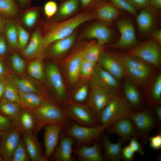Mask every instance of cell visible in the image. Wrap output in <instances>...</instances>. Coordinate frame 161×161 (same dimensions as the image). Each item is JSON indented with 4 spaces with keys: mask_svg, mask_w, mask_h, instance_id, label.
I'll return each instance as SVG.
<instances>
[{
    "mask_svg": "<svg viewBox=\"0 0 161 161\" xmlns=\"http://www.w3.org/2000/svg\"><path fill=\"white\" fill-rule=\"evenodd\" d=\"M32 111L36 119L34 133L35 134L37 135L38 132L48 124L59 125L64 130L69 127L73 122L68 117L64 109L44 99L38 107Z\"/></svg>",
    "mask_w": 161,
    "mask_h": 161,
    "instance_id": "1",
    "label": "cell"
},
{
    "mask_svg": "<svg viewBox=\"0 0 161 161\" xmlns=\"http://www.w3.org/2000/svg\"><path fill=\"white\" fill-rule=\"evenodd\" d=\"M92 18L90 13L83 12L64 21L50 24L44 35H42L45 47L53 42L69 36L76 28Z\"/></svg>",
    "mask_w": 161,
    "mask_h": 161,
    "instance_id": "2",
    "label": "cell"
},
{
    "mask_svg": "<svg viewBox=\"0 0 161 161\" xmlns=\"http://www.w3.org/2000/svg\"><path fill=\"white\" fill-rule=\"evenodd\" d=\"M133 111L124 96L119 94L101 112L99 119L100 123L108 128L120 119L130 118Z\"/></svg>",
    "mask_w": 161,
    "mask_h": 161,
    "instance_id": "3",
    "label": "cell"
},
{
    "mask_svg": "<svg viewBox=\"0 0 161 161\" xmlns=\"http://www.w3.org/2000/svg\"><path fill=\"white\" fill-rule=\"evenodd\" d=\"M108 128L102 124L88 127L80 125L73 122L68 128L64 130V132L75 140L76 147L99 140L103 132Z\"/></svg>",
    "mask_w": 161,
    "mask_h": 161,
    "instance_id": "4",
    "label": "cell"
},
{
    "mask_svg": "<svg viewBox=\"0 0 161 161\" xmlns=\"http://www.w3.org/2000/svg\"><path fill=\"white\" fill-rule=\"evenodd\" d=\"M130 118L133 122L137 137L142 145L147 143L151 130L158 125L160 126L154 113L149 109L133 111Z\"/></svg>",
    "mask_w": 161,
    "mask_h": 161,
    "instance_id": "5",
    "label": "cell"
},
{
    "mask_svg": "<svg viewBox=\"0 0 161 161\" xmlns=\"http://www.w3.org/2000/svg\"><path fill=\"white\" fill-rule=\"evenodd\" d=\"M64 110L72 122L80 125L92 127L100 124L96 115L87 104L70 102Z\"/></svg>",
    "mask_w": 161,
    "mask_h": 161,
    "instance_id": "6",
    "label": "cell"
},
{
    "mask_svg": "<svg viewBox=\"0 0 161 161\" xmlns=\"http://www.w3.org/2000/svg\"><path fill=\"white\" fill-rule=\"evenodd\" d=\"M160 45L152 39L148 40L134 47L127 55L137 57L147 63L158 66L161 61Z\"/></svg>",
    "mask_w": 161,
    "mask_h": 161,
    "instance_id": "7",
    "label": "cell"
},
{
    "mask_svg": "<svg viewBox=\"0 0 161 161\" xmlns=\"http://www.w3.org/2000/svg\"><path fill=\"white\" fill-rule=\"evenodd\" d=\"M118 94L92 85L87 105L96 115L99 121L103 109Z\"/></svg>",
    "mask_w": 161,
    "mask_h": 161,
    "instance_id": "8",
    "label": "cell"
},
{
    "mask_svg": "<svg viewBox=\"0 0 161 161\" xmlns=\"http://www.w3.org/2000/svg\"><path fill=\"white\" fill-rule=\"evenodd\" d=\"M21 133L15 126L1 132L0 153L5 160L11 161L21 140Z\"/></svg>",
    "mask_w": 161,
    "mask_h": 161,
    "instance_id": "9",
    "label": "cell"
},
{
    "mask_svg": "<svg viewBox=\"0 0 161 161\" xmlns=\"http://www.w3.org/2000/svg\"><path fill=\"white\" fill-rule=\"evenodd\" d=\"M91 78L93 86L118 93V80L104 69L99 63L96 64Z\"/></svg>",
    "mask_w": 161,
    "mask_h": 161,
    "instance_id": "10",
    "label": "cell"
},
{
    "mask_svg": "<svg viewBox=\"0 0 161 161\" xmlns=\"http://www.w3.org/2000/svg\"><path fill=\"white\" fill-rule=\"evenodd\" d=\"M120 35L118 40L112 47L117 49H123L131 46L137 42L135 27L132 23L127 19L120 20L117 24Z\"/></svg>",
    "mask_w": 161,
    "mask_h": 161,
    "instance_id": "11",
    "label": "cell"
},
{
    "mask_svg": "<svg viewBox=\"0 0 161 161\" xmlns=\"http://www.w3.org/2000/svg\"><path fill=\"white\" fill-rule=\"evenodd\" d=\"M75 143L74 139L62 130L60 134L58 145L50 158L55 161H75V159L72 155V146Z\"/></svg>",
    "mask_w": 161,
    "mask_h": 161,
    "instance_id": "12",
    "label": "cell"
},
{
    "mask_svg": "<svg viewBox=\"0 0 161 161\" xmlns=\"http://www.w3.org/2000/svg\"><path fill=\"white\" fill-rule=\"evenodd\" d=\"M98 61L104 69L118 80L121 79L126 75L125 67L121 58L102 52Z\"/></svg>",
    "mask_w": 161,
    "mask_h": 161,
    "instance_id": "13",
    "label": "cell"
},
{
    "mask_svg": "<svg viewBox=\"0 0 161 161\" xmlns=\"http://www.w3.org/2000/svg\"><path fill=\"white\" fill-rule=\"evenodd\" d=\"M44 135L45 154L49 160L55 151L59 142L60 135L64 128L57 124H49L45 126Z\"/></svg>",
    "mask_w": 161,
    "mask_h": 161,
    "instance_id": "14",
    "label": "cell"
},
{
    "mask_svg": "<svg viewBox=\"0 0 161 161\" xmlns=\"http://www.w3.org/2000/svg\"><path fill=\"white\" fill-rule=\"evenodd\" d=\"M106 130L108 134L118 135L123 143L129 140L132 137H137L134 125L129 117L124 118L117 120Z\"/></svg>",
    "mask_w": 161,
    "mask_h": 161,
    "instance_id": "15",
    "label": "cell"
},
{
    "mask_svg": "<svg viewBox=\"0 0 161 161\" xmlns=\"http://www.w3.org/2000/svg\"><path fill=\"white\" fill-rule=\"evenodd\" d=\"M97 140L93 142L92 146L81 145L73 148V153L76 157L80 161H103L101 145Z\"/></svg>",
    "mask_w": 161,
    "mask_h": 161,
    "instance_id": "16",
    "label": "cell"
},
{
    "mask_svg": "<svg viewBox=\"0 0 161 161\" xmlns=\"http://www.w3.org/2000/svg\"><path fill=\"white\" fill-rule=\"evenodd\" d=\"M46 75L49 83L53 88L57 98L61 101H65L67 94L61 73L54 64L48 65L46 69Z\"/></svg>",
    "mask_w": 161,
    "mask_h": 161,
    "instance_id": "17",
    "label": "cell"
},
{
    "mask_svg": "<svg viewBox=\"0 0 161 161\" xmlns=\"http://www.w3.org/2000/svg\"><path fill=\"white\" fill-rule=\"evenodd\" d=\"M45 48L41 31L37 29L33 32L29 42L23 51L24 56L27 58H42Z\"/></svg>",
    "mask_w": 161,
    "mask_h": 161,
    "instance_id": "18",
    "label": "cell"
},
{
    "mask_svg": "<svg viewBox=\"0 0 161 161\" xmlns=\"http://www.w3.org/2000/svg\"><path fill=\"white\" fill-rule=\"evenodd\" d=\"M84 35L88 39H95L103 46L111 40L112 33L110 29L105 25L96 23L91 25L86 29Z\"/></svg>",
    "mask_w": 161,
    "mask_h": 161,
    "instance_id": "19",
    "label": "cell"
},
{
    "mask_svg": "<svg viewBox=\"0 0 161 161\" xmlns=\"http://www.w3.org/2000/svg\"><path fill=\"white\" fill-rule=\"evenodd\" d=\"M22 134L34 133L36 124V119L32 111L21 108L18 116L14 122Z\"/></svg>",
    "mask_w": 161,
    "mask_h": 161,
    "instance_id": "20",
    "label": "cell"
},
{
    "mask_svg": "<svg viewBox=\"0 0 161 161\" xmlns=\"http://www.w3.org/2000/svg\"><path fill=\"white\" fill-rule=\"evenodd\" d=\"M102 148L104 153L103 160L108 161H119L121 160V151L123 143L119 139L115 143H112L108 136L105 134L102 135Z\"/></svg>",
    "mask_w": 161,
    "mask_h": 161,
    "instance_id": "21",
    "label": "cell"
},
{
    "mask_svg": "<svg viewBox=\"0 0 161 161\" xmlns=\"http://www.w3.org/2000/svg\"><path fill=\"white\" fill-rule=\"evenodd\" d=\"M24 142L28 155L34 161H47L48 159L43 154L37 135L23 134Z\"/></svg>",
    "mask_w": 161,
    "mask_h": 161,
    "instance_id": "22",
    "label": "cell"
},
{
    "mask_svg": "<svg viewBox=\"0 0 161 161\" xmlns=\"http://www.w3.org/2000/svg\"><path fill=\"white\" fill-rule=\"evenodd\" d=\"M84 49L74 53L66 63V71L69 79L72 83H75L80 76V68L83 59Z\"/></svg>",
    "mask_w": 161,
    "mask_h": 161,
    "instance_id": "23",
    "label": "cell"
},
{
    "mask_svg": "<svg viewBox=\"0 0 161 161\" xmlns=\"http://www.w3.org/2000/svg\"><path fill=\"white\" fill-rule=\"evenodd\" d=\"M97 17L100 20L110 22L119 16L120 12L117 8L111 3L103 1L96 6Z\"/></svg>",
    "mask_w": 161,
    "mask_h": 161,
    "instance_id": "24",
    "label": "cell"
},
{
    "mask_svg": "<svg viewBox=\"0 0 161 161\" xmlns=\"http://www.w3.org/2000/svg\"><path fill=\"white\" fill-rule=\"evenodd\" d=\"M152 8L149 5L142 9L136 16V22L138 27L142 33L148 32L152 27L153 19L151 10Z\"/></svg>",
    "mask_w": 161,
    "mask_h": 161,
    "instance_id": "25",
    "label": "cell"
},
{
    "mask_svg": "<svg viewBox=\"0 0 161 161\" xmlns=\"http://www.w3.org/2000/svg\"><path fill=\"white\" fill-rule=\"evenodd\" d=\"M19 94L21 108L31 111L38 107L44 99L43 95L37 93L19 92Z\"/></svg>",
    "mask_w": 161,
    "mask_h": 161,
    "instance_id": "26",
    "label": "cell"
},
{
    "mask_svg": "<svg viewBox=\"0 0 161 161\" xmlns=\"http://www.w3.org/2000/svg\"><path fill=\"white\" fill-rule=\"evenodd\" d=\"M21 109L19 103L12 102L3 97L0 100V113L13 122L17 118Z\"/></svg>",
    "mask_w": 161,
    "mask_h": 161,
    "instance_id": "27",
    "label": "cell"
},
{
    "mask_svg": "<svg viewBox=\"0 0 161 161\" xmlns=\"http://www.w3.org/2000/svg\"><path fill=\"white\" fill-rule=\"evenodd\" d=\"M123 91L124 96L131 106L139 108L141 103V98L137 89L132 84L126 81L124 83Z\"/></svg>",
    "mask_w": 161,
    "mask_h": 161,
    "instance_id": "28",
    "label": "cell"
},
{
    "mask_svg": "<svg viewBox=\"0 0 161 161\" xmlns=\"http://www.w3.org/2000/svg\"><path fill=\"white\" fill-rule=\"evenodd\" d=\"M8 78L17 89L19 92L22 93H35L43 95L35 84L30 80L19 78L13 75H10Z\"/></svg>",
    "mask_w": 161,
    "mask_h": 161,
    "instance_id": "29",
    "label": "cell"
},
{
    "mask_svg": "<svg viewBox=\"0 0 161 161\" xmlns=\"http://www.w3.org/2000/svg\"><path fill=\"white\" fill-rule=\"evenodd\" d=\"M102 46L95 40L90 42L84 48L83 59L96 64L102 53Z\"/></svg>",
    "mask_w": 161,
    "mask_h": 161,
    "instance_id": "30",
    "label": "cell"
},
{
    "mask_svg": "<svg viewBox=\"0 0 161 161\" xmlns=\"http://www.w3.org/2000/svg\"><path fill=\"white\" fill-rule=\"evenodd\" d=\"M76 34L73 33L69 36L55 42L51 50L54 55H61L67 52L72 45L76 38Z\"/></svg>",
    "mask_w": 161,
    "mask_h": 161,
    "instance_id": "31",
    "label": "cell"
},
{
    "mask_svg": "<svg viewBox=\"0 0 161 161\" xmlns=\"http://www.w3.org/2000/svg\"><path fill=\"white\" fill-rule=\"evenodd\" d=\"M4 33L10 47L14 49L17 47L18 29L17 24L8 20L4 27Z\"/></svg>",
    "mask_w": 161,
    "mask_h": 161,
    "instance_id": "32",
    "label": "cell"
},
{
    "mask_svg": "<svg viewBox=\"0 0 161 161\" xmlns=\"http://www.w3.org/2000/svg\"><path fill=\"white\" fill-rule=\"evenodd\" d=\"M18 13L16 0H0V13L8 18L16 16Z\"/></svg>",
    "mask_w": 161,
    "mask_h": 161,
    "instance_id": "33",
    "label": "cell"
},
{
    "mask_svg": "<svg viewBox=\"0 0 161 161\" xmlns=\"http://www.w3.org/2000/svg\"><path fill=\"white\" fill-rule=\"evenodd\" d=\"M4 86L3 97L12 102L19 103L20 96L18 89L8 77H4Z\"/></svg>",
    "mask_w": 161,
    "mask_h": 161,
    "instance_id": "34",
    "label": "cell"
},
{
    "mask_svg": "<svg viewBox=\"0 0 161 161\" xmlns=\"http://www.w3.org/2000/svg\"><path fill=\"white\" fill-rule=\"evenodd\" d=\"M121 59L126 67L149 71L151 70L147 63L137 57L126 55Z\"/></svg>",
    "mask_w": 161,
    "mask_h": 161,
    "instance_id": "35",
    "label": "cell"
},
{
    "mask_svg": "<svg viewBox=\"0 0 161 161\" xmlns=\"http://www.w3.org/2000/svg\"><path fill=\"white\" fill-rule=\"evenodd\" d=\"M125 67L126 75L138 84H143L148 80L150 71Z\"/></svg>",
    "mask_w": 161,
    "mask_h": 161,
    "instance_id": "36",
    "label": "cell"
},
{
    "mask_svg": "<svg viewBox=\"0 0 161 161\" xmlns=\"http://www.w3.org/2000/svg\"><path fill=\"white\" fill-rule=\"evenodd\" d=\"M28 72L33 78L39 80H43L44 72L42 58L35 59L30 62L28 66Z\"/></svg>",
    "mask_w": 161,
    "mask_h": 161,
    "instance_id": "37",
    "label": "cell"
},
{
    "mask_svg": "<svg viewBox=\"0 0 161 161\" xmlns=\"http://www.w3.org/2000/svg\"><path fill=\"white\" fill-rule=\"evenodd\" d=\"M80 4L79 0H66L59 7V15L65 17L71 14L78 9Z\"/></svg>",
    "mask_w": 161,
    "mask_h": 161,
    "instance_id": "38",
    "label": "cell"
},
{
    "mask_svg": "<svg viewBox=\"0 0 161 161\" xmlns=\"http://www.w3.org/2000/svg\"><path fill=\"white\" fill-rule=\"evenodd\" d=\"M151 103L158 104L161 100V74H159L154 83L152 88L149 95Z\"/></svg>",
    "mask_w": 161,
    "mask_h": 161,
    "instance_id": "39",
    "label": "cell"
},
{
    "mask_svg": "<svg viewBox=\"0 0 161 161\" xmlns=\"http://www.w3.org/2000/svg\"><path fill=\"white\" fill-rule=\"evenodd\" d=\"M30 160L24 141L20 140L11 161H29Z\"/></svg>",
    "mask_w": 161,
    "mask_h": 161,
    "instance_id": "40",
    "label": "cell"
},
{
    "mask_svg": "<svg viewBox=\"0 0 161 161\" xmlns=\"http://www.w3.org/2000/svg\"><path fill=\"white\" fill-rule=\"evenodd\" d=\"M18 29V46L23 50L27 46L29 39V35L28 32L20 24H17Z\"/></svg>",
    "mask_w": 161,
    "mask_h": 161,
    "instance_id": "41",
    "label": "cell"
},
{
    "mask_svg": "<svg viewBox=\"0 0 161 161\" xmlns=\"http://www.w3.org/2000/svg\"><path fill=\"white\" fill-rule=\"evenodd\" d=\"M96 64L83 59L80 67V76L85 79L91 78Z\"/></svg>",
    "mask_w": 161,
    "mask_h": 161,
    "instance_id": "42",
    "label": "cell"
},
{
    "mask_svg": "<svg viewBox=\"0 0 161 161\" xmlns=\"http://www.w3.org/2000/svg\"><path fill=\"white\" fill-rule=\"evenodd\" d=\"M11 62L13 69L17 72L23 73L25 69L26 64L24 61L16 53H14L11 58Z\"/></svg>",
    "mask_w": 161,
    "mask_h": 161,
    "instance_id": "43",
    "label": "cell"
},
{
    "mask_svg": "<svg viewBox=\"0 0 161 161\" xmlns=\"http://www.w3.org/2000/svg\"><path fill=\"white\" fill-rule=\"evenodd\" d=\"M109 1L118 9L124 10L135 16H136L137 14L136 9L127 0Z\"/></svg>",
    "mask_w": 161,
    "mask_h": 161,
    "instance_id": "44",
    "label": "cell"
},
{
    "mask_svg": "<svg viewBox=\"0 0 161 161\" xmlns=\"http://www.w3.org/2000/svg\"><path fill=\"white\" fill-rule=\"evenodd\" d=\"M38 8H32L27 11L23 16L25 24L29 27H32L36 21L38 16Z\"/></svg>",
    "mask_w": 161,
    "mask_h": 161,
    "instance_id": "45",
    "label": "cell"
},
{
    "mask_svg": "<svg viewBox=\"0 0 161 161\" xmlns=\"http://www.w3.org/2000/svg\"><path fill=\"white\" fill-rule=\"evenodd\" d=\"M88 87L85 85L81 87L74 94L72 97V102L80 103L88 98Z\"/></svg>",
    "mask_w": 161,
    "mask_h": 161,
    "instance_id": "46",
    "label": "cell"
},
{
    "mask_svg": "<svg viewBox=\"0 0 161 161\" xmlns=\"http://www.w3.org/2000/svg\"><path fill=\"white\" fill-rule=\"evenodd\" d=\"M58 8L56 2L52 0L47 1L44 7V13L48 18L52 17L56 13Z\"/></svg>",
    "mask_w": 161,
    "mask_h": 161,
    "instance_id": "47",
    "label": "cell"
},
{
    "mask_svg": "<svg viewBox=\"0 0 161 161\" xmlns=\"http://www.w3.org/2000/svg\"><path fill=\"white\" fill-rule=\"evenodd\" d=\"M129 144L132 150L135 152L137 153L140 155L144 154V151L142 144L139 143L138 138L136 136H133L129 140Z\"/></svg>",
    "mask_w": 161,
    "mask_h": 161,
    "instance_id": "48",
    "label": "cell"
},
{
    "mask_svg": "<svg viewBox=\"0 0 161 161\" xmlns=\"http://www.w3.org/2000/svg\"><path fill=\"white\" fill-rule=\"evenodd\" d=\"M135 154L129 145H126L122 148L121 159L124 161H132L134 159Z\"/></svg>",
    "mask_w": 161,
    "mask_h": 161,
    "instance_id": "49",
    "label": "cell"
},
{
    "mask_svg": "<svg viewBox=\"0 0 161 161\" xmlns=\"http://www.w3.org/2000/svg\"><path fill=\"white\" fill-rule=\"evenodd\" d=\"M149 144L153 149L158 150L161 148V130L155 135L150 137L148 138Z\"/></svg>",
    "mask_w": 161,
    "mask_h": 161,
    "instance_id": "50",
    "label": "cell"
},
{
    "mask_svg": "<svg viewBox=\"0 0 161 161\" xmlns=\"http://www.w3.org/2000/svg\"><path fill=\"white\" fill-rule=\"evenodd\" d=\"M14 126L13 121L0 113V132Z\"/></svg>",
    "mask_w": 161,
    "mask_h": 161,
    "instance_id": "51",
    "label": "cell"
},
{
    "mask_svg": "<svg viewBox=\"0 0 161 161\" xmlns=\"http://www.w3.org/2000/svg\"><path fill=\"white\" fill-rule=\"evenodd\" d=\"M135 8L142 9L150 5L149 0H127Z\"/></svg>",
    "mask_w": 161,
    "mask_h": 161,
    "instance_id": "52",
    "label": "cell"
},
{
    "mask_svg": "<svg viewBox=\"0 0 161 161\" xmlns=\"http://www.w3.org/2000/svg\"><path fill=\"white\" fill-rule=\"evenodd\" d=\"M7 47L6 40L3 33L0 34V56L5 55L7 53Z\"/></svg>",
    "mask_w": 161,
    "mask_h": 161,
    "instance_id": "53",
    "label": "cell"
},
{
    "mask_svg": "<svg viewBox=\"0 0 161 161\" xmlns=\"http://www.w3.org/2000/svg\"><path fill=\"white\" fill-rule=\"evenodd\" d=\"M80 4L83 7H86L92 4H98L102 2L101 0H79ZM103 2V1H102Z\"/></svg>",
    "mask_w": 161,
    "mask_h": 161,
    "instance_id": "54",
    "label": "cell"
},
{
    "mask_svg": "<svg viewBox=\"0 0 161 161\" xmlns=\"http://www.w3.org/2000/svg\"><path fill=\"white\" fill-rule=\"evenodd\" d=\"M152 39L156 41L159 44H161V30L159 29L154 32L151 35Z\"/></svg>",
    "mask_w": 161,
    "mask_h": 161,
    "instance_id": "55",
    "label": "cell"
},
{
    "mask_svg": "<svg viewBox=\"0 0 161 161\" xmlns=\"http://www.w3.org/2000/svg\"><path fill=\"white\" fill-rule=\"evenodd\" d=\"M8 20L7 18L0 13V34L3 33L4 27Z\"/></svg>",
    "mask_w": 161,
    "mask_h": 161,
    "instance_id": "56",
    "label": "cell"
},
{
    "mask_svg": "<svg viewBox=\"0 0 161 161\" xmlns=\"http://www.w3.org/2000/svg\"><path fill=\"white\" fill-rule=\"evenodd\" d=\"M154 114L160 125L161 122V106L159 105L155 107L154 110Z\"/></svg>",
    "mask_w": 161,
    "mask_h": 161,
    "instance_id": "57",
    "label": "cell"
},
{
    "mask_svg": "<svg viewBox=\"0 0 161 161\" xmlns=\"http://www.w3.org/2000/svg\"><path fill=\"white\" fill-rule=\"evenodd\" d=\"M149 5L157 9H161V0H149Z\"/></svg>",
    "mask_w": 161,
    "mask_h": 161,
    "instance_id": "58",
    "label": "cell"
},
{
    "mask_svg": "<svg viewBox=\"0 0 161 161\" xmlns=\"http://www.w3.org/2000/svg\"><path fill=\"white\" fill-rule=\"evenodd\" d=\"M7 74L6 66L3 61L0 59V77H4Z\"/></svg>",
    "mask_w": 161,
    "mask_h": 161,
    "instance_id": "59",
    "label": "cell"
},
{
    "mask_svg": "<svg viewBox=\"0 0 161 161\" xmlns=\"http://www.w3.org/2000/svg\"><path fill=\"white\" fill-rule=\"evenodd\" d=\"M4 86V77H0V100L3 97Z\"/></svg>",
    "mask_w": 161,
    "mask_h": 161,
    "instance_id": "60",
    "label": "cell"
},
{
    "mask_svg": "<svg viewBox=\"0 0 161 161\" xmlns=\"http://www.w3.org/2000/svg\"><path fill=\"white\" fill-rule=\"evenodd\" d=\"M18 4V3L21 7L25 6L28 5L31 0H16Z\"/></svg>",
    "mask_w": 161,
    "mask_h": 161,
    "instance_id": "61",
    "label": "cell"
},
{
    "mask_svg": "<svg viewBox=\"0 0 161 161\" xmlns=\"http://www.w3.org/2000/svg\"><path fill=\"white\" fill-rule=\"evenodd\" d=\"M4 160L3 158L0 156V161H3Z\"/></svg>",
    "mask_w": 161,
    "mask_h": 161,
    "instance_id": "62",
    "label": "cell"
},
{
    "mask_svg": "<svg viewBox=\"0 0 161 161\" xmlns=\"http://www.w3.org/2000/svg\"><path fill=\"white\" fill-rule=\"evenodd\" d=\"M1 132H0V144L1 139Z\"/></svg>",
    "mask_w": 161,
    "mask_h": 161,
    "instance_id": "63",
    "label": "cell"
},
{
    "mask_svg": "<svg viewBox=\"0 0 161 161\" xmlns=\"http://www.w3.org/2000/svg\"></svg>",
    "mask_w": 161,
    "mask_h": 161,
    "instance_id": "64",
    "label": "cell"
}]
</instances>
